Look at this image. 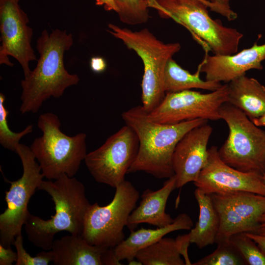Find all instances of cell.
Listing matches in <instances>:
<instances>
[{"label": "cell", "instance_id": "44dd1931", "mask_svg": "<svg viewBox=\"0 0 265 265\" xmlns=\"http://www.w3.org/2000/svg\"><path fill=\"white\" fill-rule=\"evenodd\" d=\"M228 103L242 111L251 120L265 112V87L243 75L228 83Z\"/></svg>", "mask_w": 265, "mask_h": 265}, {"label": "cell", "instance_id": "ba28073f", "mask_svg": "<svg viewBox=\"0 0 265 265\" xmlns=\"http://www.w3.org/2000/svg\"><path fill=\"white\" fill-rule=\"evenodd\" d=\"M112 201L105 206L91 204L84 218L81 236L90 244L114 248L124 239L123 229L135 208L139 193L129 181L115 188Z\"/></svg>", "mask_w": 265, "mask_h": 265}, {"label": "cell", "instance_id": "5b68a950", "mask_svg": "<svg viewBox=\"0 0 265 265\" xmlns=\"http://www.w3.org/2000/svg\"><path fill=\"white\" fill-rule=\"evenodd\" d=\"M60 125L56 114H40L37 126L43 134L36 138L30 147L44 177L49 180L57 179L64 174L74 177L87 154L86 134L67 135L60 130Z\"/></svg>", "mask_w": 265, "mask_h": 265}, {"label": "cell", "instance_id": "4316f807", "mask_svg": "<svg viewBox=\"0 0 265 265\" xmlns=\"http://www.w3.org/2000/svg\"><path fill=\"white\" fill-rule=\"evenodd\" d=\"M5 96L2 93L0 94V144L4 148L15 151L16 146L20 139L25 135L31 133L33 126L28 125L22 132H15L11 131L7 123L8 111L4 106Z\"/></svg>", "mask_w": 265, "mask_h": 265}, {"label": "cell", "instance_id": "7a4b0ae2", "mask_svg": "<svg viewBox=\"0 0 265 265\" xmlns=\"http://www.w3.org/2000/svg\"><path fill=\"white\" fill-rule=\"evenodd\" d=\"M121 116L139 140L137 157L128 173L143 171L158 179L174 175L172 159L176 145L188 131L208 121L199 118L173 124L158 123L147 117L141 106L123 112Z\"/></svg>", "mask_w": 265, "mask_h": 265}, {"label": "cell", "instance_id": "d6986e66", "mask_svg": "<svg viewBox=\"0 0 265 265\" xmlns=\"http://www.w3.org/2000/svg\"><path fill=\"white\" fill-rule=\"evenodd\" d=\"M193 226L190 217L183 213L165 227L156 229L141 228L137 231H131L129 237L114 248L115 255L119 261L126 260L130 262L134 260L139 251L158 241L166 234L179 230H190Z\"/></svg>", "mask_w": 265, "mask_h": 265}, {"label": "cell", "instance_id": "f546056e", "mask_svg": "<svg viewBox=\"0 0 265 265\" xmlns=\"http://www.w3.org/2000/svg\"><path fill=\"white\" fill-rule=\"evenodd\" d=\"M17 259V254L11 246L5 247L0 244V265H11Z\"/></svg>", "mask_w": 265, "mask_h": 265}, {"label": "cell", "instance_id": "7c38bea8", "mask_svg": "<svg viewBox=\"0 0 265 265\" xmlns=\"http://www.w3.org/2000/svg\"><path fill=\"white\" fill-rule=\"evenodd\" d=\"M210 195L220 220L215 243L238 233L256 232L265 214V196L243 191Z\"/></svg>", "mask_w": 265, "mask_h": 265}, {"label": "cell", "instance_id": "52a82bcc", "mask_svg": "<svg viewBox=\"0 0 265 265\" xmlns=\"http://www.w3.org/2000/svg\"><path fill=\"white\" fill-rule=\"evenodd\" d=\"M229 134L218 149L221 159L242 172H265V131L255 125L240 109L226 102L219 109Z\"/></svg>", "mask_w": 265, "mask_h": 265}, {"label": "cell", "instance_id": "484cf974", "mask_svg": "<svg viewBox=\"0 0 265 265\" xmlns=\"http://www.w3.org/2000/svg\"><path fill=\"white\" fill-rule=\"evenodd\" d=\"M230 240L242 256L245 265H265V252L245 232L232 235Z\"/></svg>", "mask_w": 265, "mask_h": 265}, {"label": "cell", "instance_id": "83f0119b", "mask_svg": "<svg viewBox=\"0 0 265 265\" xmlns=\"http://www.w3.org/2000/svg\"><path fill=\"white\" fill-rule=\"evenodd\" d=\"M22 233L15 238L13 245L17 254L16 265H48L53 260V254L51 250L40 252L35 257H31L23 246Z\"/></svg>", "mask_w": 265, "mask_h": 265}, {"label": "cell", "instance_id": "7402d4cb", "mask_svg": "<svg viewBox=\"0 0 265 265\" xmlns=\"http://www.w3.org/2000/svg\"><path fill=\"white\" fill-rule=\"evenodd\" d=\"M194 196L199 206V214L195 226L191 229L188 235L190 243L201 249L215 243L220 220L210 194L197 188Z\"/></svg>", "mask_w": 265, "mask_h": 265}, {"label": "cell", "instance_id": "4dcf8cb0", "mask_svg": "<svg viewBox=\"0 0 265 265\" xmlns=\"http://www.w3.org/2000/svg\"><path fill=\"white\" fill-rule=\"evenodd\" d=\"M90 67L93 72L100 73L104 72L106 67L105 60L102 57L95 56L91 58L90 62Z\"/></svg>", "mask_w": 265, "mask_h": 265}, {"label": "cell", "instance_id": "5bb4252c", "mask_svg": "<svg viewBox=\"0 0 265 265\" xmlns=\"http://www.w3.org/2000/svg\"><path fill=\"white\" fill-rule=\"evenodd\" d=\"M193 183L208 194L243 191L265 196L263 175L242 172L226 164L216 146L208 149L207 162Z\"/></svg>", "mask_w": 265, "mask_h": 265}, {"label": "cell", "instance_id": "8992f818", "mask_svg": "<svg viewBox=\"0 0 265 265\" xmlns=\"http://www.w3.org/2000/svg\"><path fill=\"white\" fill-rule=\"evenodd\" d=\"M107 30L121 40L141 58L144 74L141 83L143 109L149 112L155 108L165 95L163 76L168 61L181 49L179 43H164L158 39L148 29L132 31L112 24Z\"/></svg>", "mask_w": 265, "mask_h": 265}, {"label": "cell", "instance_id": "cb8c5ba5", "mask_svg": "<svg viewBox=\"0 0 265 265\" xmlns=\"http://www.w3.org/2000/svg\"><path fill=\"white\" fill-rule=\"evenodd\" d=\"M217 248L192 265H244L245 263L230 239L216 243Z\"/></svg>", "mask_w": 265, "mask_h": 265}, {"label": "cell", "instance_id": "2e32d148", "mask_svg": "<svg viewBox=\"0 0 265 265\" xmlns=\"http://www.w3.org/2000/svg\"><path fill=\"white\" fill-rule=\"evenodd\" d=\"M265 60V43L257 42L248 49L231 55L206 54L199 64L206 80L229 83L252 69L261 70Z\"/></svg>", "mask_w": 265, "mask_h": 265}, {"label": "cell", "instance_id": "836d02e7", "mask_svg": "<svg viewBox=\"0 0 265 265\" xmlns=\"http://www.w3.org/2000/svg\"><path fill=\"white\" fill-rule=\"evenodd\" d=\"M255 234L265 236V214L263 216L260 224Z\"/></svg>", "mask_w": 265, "mask_h": 265}, {"label": "cell", "instance_id": "e575fe53", "mask_svg": "<svg viewBox=\"0 0 265 265\" xmlns=\"http://www.w3.org/2000/svg\"><path fill=\"white\" fill-rule=\"evenodd\" d=\"M252 121L258 127H265V112L259 118L252 120Z\"/></svg>", "mask_w": 265, "mask_h": 265}, {"label": "cell", "instance_id": "d4e9b609", "mask_svg": "<svg viewBox=\"0 0 265 265\" xmlns=\"http://www.w3.org/2000/svg\"><path fill=\"white\" fill-rule=\"evenodd\" d=\"M122 22L135 25L145 23L150 18L146 0H114Z\"/></svg>", "mask_w": 265, "mask_h": 265}, {"label": "cell", "instance_id": "ffe728a7", "mask_svg": "<svg viewBox=\"0 0 265 265\" xmlns=\"http://www.w3.org/2000/svg\"><path fill=\"white\" fill-rule=\"evenodd\" d=\"M188 234L176 239L162 238L156 243L139 251L135 259L144 265H189L190 244Z\"/></svg>", "mask_w": 265, "mask_h": 265}, {"label": "cell", "instance_id": "e0dca14e", "mask_svg": "<svg viewBox=\"0 0 265 265\" xmlns=\"http://www.w3.org/2000/svg\"><path fill=\"white\" fill-rule=\"evenodd\" d=\"M176 188L175 175L168 178L162 187L153 191L146 189L141 195L139 205L131 213L127 225L130 230L141 223H147L161 228L171 224L174 220L166 213L165 207L172 191Z\"/></svg>", "mask_w": 265, "mask_h": 265}, {"label": "cell", "instance_id": "8fae6325", "mask_svg": "<svg viewBox=\"0 0 265 265\" xmlns=\"http://www.w3.org/2000/svg\"><path fill=\"white\" fill-rule=\"evenodd\" d=\"M228 84L206 94L191 90L166 93L155 108L145 112L149 120L160 124H173L199 118L216 121L220 119L219 109L228 102Z\"/></svg>", "mask_w": 265, "mask_h": 265}, {"label": "cell", "instance_id": "4fadbf2b", "mask_svg": "<svg viewBox=\"0 0 265 265\" xmlns=\"http://www.w3.org/2000/svg\"><path fill=\"white\" fill-rule=\"evenodd\" d=\"M19 0H0V64L13 66L8 56L15 58L23 70L25 78L31 72L29 62L37 60L31 46L33 29L21 8Z\"/></svg>", "mask_w": 265, "mask_h": 265}, {"label": "cell", "instance_id": "d590c367", "mask_svg": "<svg viewBox=\"0 0 265 265\" xmlns=\"http://www.w3.org/2000/svg\"><path fill=\"white\" fill-rule=\"evenodd\" d=\"M202 2L205 3L208 7L210 8V10H212V11L215 12L216 13H218L219 14V11L217 7L215 6L213 4H212L210 0H200Z\"/></svg>", "mask_w": 265, "mask_h": 265}, {"label": "cell", "instance_id": "9a60e30c", "mask_svg": "<svg viewBox=\"0 0 265 265\" xmlns=\"http://www.w3.org/2000/svg\"><path fill=\"white\" fill-rule=\"evenodd\" d=\"M212 128L205 123L190 130L175 148L172 165L176 177V188L195 182L208 159V143Z\"/></svg>", "mask_w": 265, "mask_h": 265}, {"label": "cell", "instance_id": "74e56055", "mask_svg": "<svg viewBox=\"0 0 265 265\" xmlns=\"http://www.w3.org/2000/svg\"></svg>", "mask_w": 265, "mask_h": 265}, {"label": "cell", "instance_id": "6da1fadb", "mask_svg": "<svg viewBox=\"0 0 265 265\" xmlns=\"http://www.w3.org/2000/svg\"><path fill=\"white\" fill-rule=\"evenodd\" d=\"M73 43L72 34L65 30L42 31L36 41L39 54L36 66L21 81L22 114L36 113L47 99L61 97L66 88L79 83V76L69 73L63 61L65 52Z\"/></svg>", "mask_w": 265, "mask_h": 265}, {"label": "cell", "instance_id": "8d00e7d4", "mask_svg": "<svg viewBox=\"0 0 265 265\" xmlns=\"http://www.w3.org/2000/svg\"><path fill=\"white\" fill-rule=\"evenodd\" d=\"M263 178H264V181L265 182V174L263 175Z\"/></svg>", "mask_w": 265, "mask_h": 265}, {"label": "cell", "instance_id": "9c48e42d", "mask_svg": "<svg viewBox=\"0 0 265 265\" xmlns=\"http://www.w3.org/2000/svg\"><path fill=\"white\" fill-rule=\"evenodd\" d=\"M15 152L21 159L23 172L16 181H10L4 178L10 184L9 190L5 192L7 207L0 215V244L5 247L13 244L16 236L22 233L29 212L28 203L44 177L30 147L19 143Z\"/></svg>", "mask_w": 265, "mask_h": 265}, {"label": "cell", "instance_id": "277c9868", "mask_svg": "<svg viewBox=\"0 0 265 265\" xmlns=\"http://www.w3.org/2000/svg\"><path fill=\"white\" fill-rule=\"evenodd\" d=\"M162 18L172 19L184 26L207 50L216 55L237 53L243 35L223 26L210 16L208 6L200 0H146Z\"/></svg>", "mask_w": 265, "mask_h": 265}, {"label": "cell", "instance_id": "603a6c76", "mask_svg": "<svg viewBox=\"0 0 265 265\" xmlns=\"http://www.w3.org/2000/svg\"><path fill=\"white\" fill-rule=\"evenodd\" d=\"M200 67L191 74L181 67L172 58L167 62L164 72L163 88L165 93L176 92L192 88L213 91L220 88L221 82L201 79Z\"/></svg>", "mask_w": 265, "mask_h": 265}, {"label": "cell", "instance_id": "d6a6232c", "mask_svg": "<svg viewBox=\"0 0 265 265\" xmlns=\"http://www.w3.org/2000/svg\"><path fill=\"white\" fill-rule=\"evenodd\" d=\"M96 4L103 6L106 11H114L117 12L118 9L114 0H96Z\"/></svg>", "mask_w": 265, "mask_h": 265}, {"label": "cell", "instance_id": "30bf717a", "mask_svg": "<svg viewBox=\"0 0 265 265\" xmlns=\"http://www.w3.org/2000/svg\"><path fill=\"white\" fill-rule=\"evenodd\" d=\"M138 149L137 134L125 124L100 147L87 153L84 161L96 182L116 188L125 180Z\"/></svg>", "mask_w": 265, "mask_h": 265}, {"label": "cell", "instance_id": "1f68e13d", "mask_svg": "<svg viewBox=\"0 0 265 265\" xmlns=\"http://www.w3.org/2000/svg\"><path fill=\"white\" fill-rule=\"evenodd\" d=\"M245 233L248 237L253 239L260 248L265 252V236H262L253 233Z\"/></svg>", "mask_w": 265, "mask_h": 265}, {"label": "cell", "instance_id": "f1b7e54d", "mask_svg": "<svg viewBox=\"0 0 265 265\" xmlns=\"http://www.w3.org/2000/svg\"><path fill=\"white\" fill-rule=\"evenodd\" d=\"M230 0H210L216 6L219 11V14L225 17L228 21L237 19V14L231 9L229 4Z\"/></svg>", "mask_w": 265, "mask_h": 265}, {"label": "cell", "instance_id": "3957f363", "mask_svg": "<svg viewBox=\"0 0 265 265\" xmlns=\"http://www.w3.org/2000/svg\"><path fill=\"white\" fill-rule=\"evenodd\" d=\"M55 181H42L38 189L47 192L55 205V214L44 220L28 213L24 226L28 239L36 247L49 251L55 235L67 231L81 235L84 218L90 206L83 184L64 174Z\"/></svg>", "mask_w": 265, "mask_h": 265}, {"label": "cell", "instance_id": "ac0fdd59", "mask_svg": "<svg viewBox=\"0 0 265 265\" xmlns=\"http://www.w3.org/2000/svg\"><path fill=\"white\" fill-rule=\"evenodd\" d=\"M108 248L92 245L81 235L71 234L53 240V262L56 265H104Z\"/></svg>", "mask_w": 265, "mask_h": 265}]
</instances>
